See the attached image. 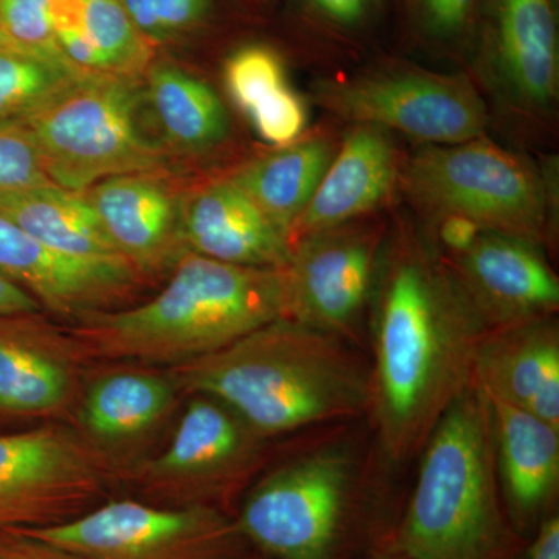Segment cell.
<instances>
[{
    "mask_svg": "<svg viewBox=\"0 0 559 559\" xmlns=\"http://www.w3.org/2000/svg\"><path fill=\"white\" fill-rule=\"evenodd\" d=\"M92 364L43 311L0 314V417L70 425Z\"/></svg>",
    "mask_w": 559,
    "mask_h": 559,
    "instance_id": "13",
    "label": "cell"
},
{
    "mask_svg": "<svg viewBox=\"0 0 559 559\" xmlns=\"http://www.w3.org/2000/svg\"><path fill=\"white\" fill-rule=\"evenodd\" d=\"M401 509L366 487L352 448L331 443L253 481L235 520L267 559H362L392 543Z\"/></svg>",
    "mask_w": 559,
    "mask_h": 559,
    "instance_id": "5",
    "label": "cell"
},
{
    "mask_svg": "<svg viewBox=\"0 0 559 559\" xmlns=\"http://www.w3.org/2000/svg\"><path fill=\"white\" fill-rule=\"evenodd\" d=\"M0 559H91L27 530H0Z\"/></svg>",
    "mask_w": 559,
    "mask_h": 559,
    "instance_id": "32",
    "label": "cell"
},
{
    "mask_svg": "<svg viewBox=\"0 0 559 559\" xmlns=\"http://www.w3.org/2000/svg\"><path fill=\"white\" fill-rule=\"evenodd\" d=\"M117 488V466L69 423L0 436V530L66 524Z\"/></svg>",
    "mask_w": 559,
    "mask_h": 559,
    "instance_id": "9",
    "label": "cell"
},
{
    "mask_svg": "<svg viewBox=\"0 0 559 559\" xmlns=\"http://www.w3.org/2000/svg\"><path fill=\"white\" fill-rule=\"evenodd\" d=\"M253 559H267V558L261 557V555L259 554V555H257V557H255V558H253Z\"/></svg>",
    "mask_w": 559,
    "mask_h": 559,
    "instance_id": "39",
    "label": "cell"
},
{
    "mask_svg": "<svg viewBox=\"0 0 559 559\" xmlns=\"http://www.w3.org/2000/svg\"><path fill=\"white\" fill-rule=\"evenodd\" d=\"M124 263L146 285L167 278L187 248L186 193L167 173L112 176L84 191Z\"/></svg>",
    "mask_w": 559,
    "mask_h": 559,
    "instance_id": "16",
    "label": "cell"
},
{
    "mask_svg": "<svg viewBox=\"0 0 559 559\" xmlns=\"http://www.w3.org/2000/svg\"><path fill=\"white\" fill-rule=\"evenodd\" d=\"M326 20L344 27L359 24L370 9L371 0H308Z\"/></svg>",
    "mask_w": 559,
    "mask_h": 559,
    "instance_id": "35",
    "label": "cell"
},
{
    "mask_svg": "<svg viewBox=\"0 0 559 559\" xmlns=\"http://www.w3.org/2000/svg\"><path fill=\"white\" fill-rule=\"evenodd\" d=\"M362 559H411L403 551L396 549L393 543L384 544V546L378 547L369 555H366Z\"/></svg>",
    "mask_w": 559,
    "mask_h": 559,
    "instance_id": "38",
    "label": "cell"
},
{
    "mask_svg": "<svg viewBox=\"0 0 559 559\" xmlns=\"http://www.w3.org/2000/svg\"><path fill=\"white\" fill-rule=\"evenodd\" d=\"M473 384L489 400L559 428V329L554 318L487 331L474 360Z\"/></svg>",
    "mask_w": 559,
    "mask_h": 559,
    "instance_id": "19",
    "label": "cell"
},
{
    "mask_svg": "<svg viewBox=\"0 0 559 559\" xmlns=\"http://www.w3.org/2000/svg\"><path fill=\"white\" fill-rule=\"evenodd\" d=\"M0 50L64 58L51 27L49 0H0Z\"/></svg>",
    "mask_w": 559,
    "mask_h": 559,
    "instance_id": "29",
    "label": "cell"
},
{
    "mask_svg": "<svg viewBox=\"0 0 559 559\" xmlns=\"http://www.w3.org/2000/svg\"><path fill=\"white\" fill-rule=\"evenodd\" d=\"M0 275L27 290L43 310L69 322L87 312L116 310L146 285L130 266L55 252L3 215Z\"/></svg>",
    "mask_w": 559,
    "mask_h": 559,
    "instance_id": "17",
    "label": "cell"
},
{
    "mask_svg": "<svg viewBox=\"0 0 559 559\" xmlns=\"http://www.w3.org/2000/svg\"><path fill=\"white\" fill-rule=\"evenodd\" d=\"M224 81L231 100L264 142L280 148L299 140L307 127V110L288 86L277 51L242 47L227 60Z\"/></svg>",
    "mask_w": 559,
    "mask_h": 559,
    "instance_id": "26",
    "label": "cell"
},
{
    "mask_svg": "<svg viewBox=\"0 0 559 559\" xmlns=\"http://www.w3.org/2000/svg\"><path fill=\"white\" fill-rule=\"evenodd\" d=\"M399 159L384 130L358 124L334 154L318 190L289 234L294 242L367 215L389 197L399 179Z\"/></svg>",
    "mask_w": 559,
    "mask_h": 559,
    "instance_id": "21",
    "label": "cell"
},
{
    "mask_svg": "<svg viewBox=\"0 0 559 559\" xmlns=\"http://www.w3.org/2000/svg\"><path fill=\"white\" fill-rule=\"evenodd\" d=\"M336 151L326 139L296 140L242 165L229 179L289 241L294 223L318 190Z\"/></svg>",
    "mask_w": 559,
    "mask_h": 559,
    "instance_id": "25",
    "label": "cell"
},
{
    "mask_svg": "<svg viewBox=\"0 0 559 559\" xmlns=\"http://www.w3.org/2000/svg\"><path fill=\"white\" fill-rule=\"evenodd\" d=\"M131 21L153 44L170 43L200 28L210 14V0H120Z\"/></svg>",
    "mask_w": 559,
    "mask_h": 559,
    "instance_id": "30",
    "label": "cell"
},
{
    "mask_svg": "<svg viewBox=\"0 0 559 559\" xmlns=\"http://www.w3.org/2000/svg\"><path fill=\"white\" fill-rule=\"evenodd\" d=\"M319 102L355 123L390 128L432 145L481 138L488 124L479 92L463 76L426 72L364 76L322 87Z\"/></svg>",
    "mask_w": 559,
    "mask_h": 559,
    "instance_id": "11",
    "label": "cell"
},
{
    "mask_svg": "<svg viewBox=\"0 0 559 559\" xmlns=\"http://www.w3.org/2000/svg\"><path fill=\"white\" fill-rule=\"evenodd\" d=\"M488 401L503 506L511 525L528 540L557 513L559 428L518 407Z\"/></svg>",
    "mask_w": 559,
    "mask_h": 559,
    "instance_id": "18",
    "label": "cell"
},
{
    "mask_svg": "<svg viewBox=\"0 0 559 559\" xmlns=\"http://www.w3.org/2000/svg\"><path fill=\"white\" fill-rule=\"evenodd\" d=\"M90 75L66 58L0 50V127H22Z\"/></svg>",
    "mask_w": 559,
    "mask_h": 559,
    "instance_id": "27",
    "label": "cell"
},
{
    "mask_svg": "<svg viewBox=\"0 0 559 559\" xmlns=\"http://www.w3.org/2000/svg\"><path fill=\"white\" fill-rule=\"evenodd\" d=\"M143 87L151 119L173 159L204 156L229 138L223 102L198 76L171 62H153Z\"/></svg>",
    "mask_w": 559,
    "mask_h": 559,
    "instance_id": "22",
    "label": "cell"
},
{
    "mask_svg": "<svg viewBox=\"0 0 559 559\" xmlns=\"http://www.w3.org/2000/svg\"><path fill=\"white\" fill-rule=\"evenodd\" d=\"M440 240L441 245L450 250L451 255L463 252L477 240L481 234L480 227L473 221L463 218V216H444L440 218Z\"/></svg>",
    "mask_w": 559,
    "mask_h": 559,
    "instance_id": "34",
    "label": "cell"
},
{
    "mask_svg": "<svg viewBox=\"0 0 559 559\" xmlns=\"http://www.w3.org/2000/svg\"><path fill=\"white\" fill-rule=\"evenodd\" d=\"M522 559H559V514H550L528 539Z\"/></svg>",
    "mask_w": 559,
    "mask_h": 559,
    "instance_id": "36",
    "label": "cell"
},
{
    "mask_svg": "<svg viewBox=\"0 0 559 559\" xmlns=\"http://www.w3.org/2000/svg\"><path fill=\"white\" fill-rule=\"evenodd\" d=\"M403 186L437 218L463 216L481 231L536 245L546 235L549 198L538 171L484 135L419 151L403 171Z\"/></svg>",
    "mask_w": 559,
    "mask_h": 559,
    "instance_id": "8",
    "label": "cell"
},
{
    "mask_svg": "<svg viewBox=\"0 0 559 559\" xmlns=\"http://www.w3.org/2000/svg\"><path fill=\"white\" fill-rule=\"evenodd\" d=\"M180 392L160 367L94 362L73 412V426L117 466L138 462L171 418Z\"/></svg>",
    "mask_w": 559,
    "mask_h": 559,
    "instance_id": "14",
    "label": "cell"
},
{
    "mask_svg": "<svg viewBox=\"0 0 559 559\" xmlns=\"http://www.w3.org/2000/svg\"><path fill=\"white\" fill-rule=\"evenodd\" d=\"M22 530L91 559H253L259 555L234 514L116 496L66 524Z\"/></svg>",
    "mask_w": 559,
    "mask_h": 559,
    "instance_id": "10",
    "label": "cell"
},
{
    "mask_svg": "<svg viewBox=\"0 0 559 559\" xmlns=\"http://www.w3.org/2000/svg\"><path fill=\"white\" fill-rule=\"evenodd\" d=\"M425 27L437 38H454L473 14L476 0H418Z\"/></svg>",
    "mask_w": 559,
    "mask_h": 559,
    "instance_id": "33",
    "label": "cell"
},
{
    "mask_svg": "<svg viewBox=\"0 0 559 559\" xmlns=\"http://www.w3.org/2000/svg\"><path fill=\"white\" fill-rule=\"evenodd\" d=\"M286 318L282 270L183 253L159 294L138 307L87 312L68 330L91 362L180 366Z\"/></svg>",
    "mask_w": 559,
    "mask_h": 559,
    "instance_id": "3",
    "label": "cell"
},
{
    "mask_svg": "<svg viewBox=\"0 0 559 559\" xmlns=\"http://www.w3.org/2000/svg\"><path fill=\"white\" fill-rule=\"evenodd\" d=\"M165 370L180 395L223 401L267 439L369 414V362L348 341L293 319Z\"/></svg>",
    "mask_w": 559,
    "mask_h": 559,
    "instance_id": "2",
    "label": "cell"
},
{
    "mask_svg": "<svg viewBox=\"0 0 559 559\" xmlns=\"http://www.w3.org/2000/svg\"><path fill=\"white\" fill-rule=\"evenodd\" d=\"M167 447L119 471V488L164 507L234 514L263 468L270 440L223 401L190 395Z\"/></svg>",
    "mask_w": 559,
    "mask_h": 559,
    "instance_id": "7",
    "label": "cell"
},
{
    "mask_svg": "<svg viewBox=\"0 0 559 559\" xmlns=\"http://www.w3.org/2000/svg\"><path fill=\"white\" fill-rule=\"evenodd\" d=\"M84 27L108 75L143 79L154 62V46L120 0H84Z\"/></svg>",
    "mask_w": 559,
    "mask_h": 559,
    "instance_id": "28",
    "label": "cell"
},
{
    "mask_svg": "<svg viewBox=\"0 0 559 559\" xmlns=\"http://www.w3.org/2000/svg\"><path fill=\"white\" fill-rule=\"evenodd\" d=\"M374 286L369 414L385 457L401 465L473 385L487 329L447 260L415 238L396 241Z\"/></svg>",
    "mask_w": 559,
    "mask_h": 559,
    "instance_id": "1",
    "label": "cell"
},
{
    "mask_svg": "<svg viewBox=\"0 0 559 559\" xmlns=\"http://www.w3.org/2000/svg\"><path fill=\"white\" fill-rule=\"evenodd\" d=\"M55 186L90 190L112 176L168 173L143 79L92 73L22 124Z\"/></svg>",
    "mask_w": 559,
    "mask_h": 559,
    "instance_id": "6",
    "label": "cell"
},
{
    "mask_svg": "<svg viewBox=\"0 0 559 559\" xmlns=\"http://www.w3.org/2000/svg\"><path fill=\"white\" fill-rule=\"evenodd\" d=\"M393 546L411 559H522L496 468L491 406L476 385L454 401L423 444Z\"/></svg>",
    "mask_w": 559,
    "mask_h": 559,
    "instance_id": "4",
    "label": "cell"
},
{
    "mask_svg": "<svg viewBox=\"0 0 559 559\" xmlns=\"http://www.w3.org/2000/svg\"><path fill=\"white\" fill-rule=\"evenodd\" d=\"M44 311L38 301L16 283L0 275V314H24Z\"/></svg>",
    "mask_w": 559,
    "mask_h": 559,
    "instance_id": "37",
    "label": "cell"
},
{
    "mask_svg": "<svg viewBox=\"0 0 559 559\" xmlns=\"http://www.w3.org/2000/svg\"><path fill=\"white\" fill-rule=\"evenodd\" d=\"M496 51L521 100L536 106L554 100L559 72L554 0H496Z\"/></svg>",
    "mask_w": 559,
    "mask_h": 559,
    "instance_id": "24",
    "label": "cell"
},
{
    "mask_svg": "<svg viewBox=\"0 0 559 559\" xmlns=\"http://www.w3.org/2000/svg\"><path fill=\"white\" fill-rule=\"evenodd\" d=\"M0 215L55 252L90 263L128 266L84 191L43 186L0 193Z\"/></svg>",
    "mask_w": 559,
    "mask_h": 559,
    "instance_id": "23",
    "label": "cell"
},
{
    "mask_svg": "<svg viewBox=\"0 0 559 559\" xmlns=\"http://www.w3.org/2000/svg\"><path fill=\"white\" fill-rule=\"evenodd\" d=\"M51 183L24 127H0V193Z\"/></svg>",
    "mask_w": 559,
    "mask_h": 559,
    "instance_id": "31",
    "label": "cell"
},
{
    "mask_svg": "<svg viewBox=\"0 0 559 559\" xmlns=\"http://www.w3.org/2000/svg\"><path fill=\"white\" fill-rule=\"evenodd\" d=\"M447 263L487 331L554 318L558 311L559 280L536 242L481 231Z\"/></svg>",
    "mask_w": 559,
    "mask_h": 559,
    "instance_id": "15",
    "label": "cell"
},
{
    "mask_svg": "<svg viewBox=\"0 0 559 559\" xmlns=\"http://www.w3.org/2000/svg\"><path fill=\"white\" fill-rule=\"evenodd\" d=\"M380 245L377 231L353 223L294 242L282 267L286 319L355 342L377 285Z\"/></svg>",
    "mask_w": 559,
    "mask_h": 559,
    "instance_id": "12",
    "label": "cell"
},
{
    "mask_svg": "<svg viewBox=\"0 0 559 559\" xmlns=\"http://www.w3.org/2000/svg\"><path fill=\"white\" fill-rule=\"evenodd\" d=\"M183 234L191 252L234 266L282 270L290 257L288 238L229 178L186 193Z\"/></svg>",
    "mask_w": 559,
    "mask_h": 559,
    "instance_id": "20",
    "label": "cell"
}]
</instances>
